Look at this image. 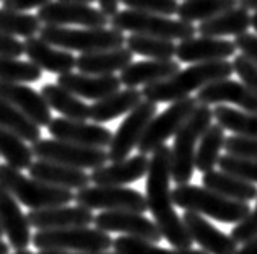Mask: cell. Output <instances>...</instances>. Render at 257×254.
Returning a JSON list of instances; mask_svg holds the SVG:
<instances>
[{"label":"cell","instance_id":"obj_28","mask_svg":"<svg viewBox=\"0 0 257 254\" xmlns=\"http://www.w3.org/2000/svg\"><path fill=\"white\" fill-rule=\"evenodd\" d=\"M142 91L137 88L119 90L90 106V119L96 124L114 121L124 114H128L134 108L142 103Z\"/></svg>","mask_w":257,"mask_h":254},{"label":"cell","instance_id":"obj_38","mask_svg":"<svg viewBox=\"0 0 257 254\" xmlns=\"http://www.w3.org/2000/svg\"><path fill=\"white\" fill-rule=\"evenodd\" d=\"M39 30H41V22L36 15L0 9V33L17 38H31L36 36Z\"/></svg>","mask_w":257,"mask_h":254},{"label":"cell","instance_id":"obj_3","mask_svg":"<svg viewBox=\"0 0 257 254\" xmlns=\"http://www.w3.org/2000/svg\"><path fill=\"white\" fill-rule=\"evenodd\" d=\"M174 205L181 209L210 217L216 222L236 225L244 220L251 207L247 202L228 199L221 194L195 184H178L171 191Z\"/></svg>","mask_w":257,"mask_h":254},{"label":"cell","instance_id":"obj_12","mask_svg":"<svg viewBox=\"0 0 257 254\" xmlns=\"http://www.w3.org/2000/svg\"><path fill=\"white\" fill-rule=\"evenodd\" d=\"M157 103L142 99L137 108L128 112L122 124L117 127L116 134H112V140L107 147L109 162H120L131 155V152L139 145L148 124L157 116Z\"/></svg>","mask_w":257,"mask_h":254},{"label":"cell","instance_id":"obj_21","mask_svg":"<svg viewBox=\"0 0 257 254\" xmlns=\"http://www.w3.org/2000/svg\"><path fill=\"white\" fill-rule=\"evenodd\" d=\"M26 217H28L31 228L36 230H60L72 228V226H88L94 220L93 212L82 205H59L30 210Z\"/></svg>","mask_w":257,"mask_h":254},{"label":"cell","instance_id":"obj_53","mask_svg":"<svg viewBox=\"0 0 257 254\" xmlns=\"http://www.w3.org/2000/svg\"><path fill=\"white\" fill-rule=\"evenodd\" d=\"M60 2H70V4H85V5H90L93 2H98V0H60Z\"/></svg>","mask_w":257,"mask_h":254},{"label":"cell","instance_id":"obj_11","mask_svg":"<svg viewBox=\"0 0 257 254\" xmlns=\"http://www.w3.org/2000/svg\"><path fill=\"white\" fill-rule=\"evenodd\" d=\"M197 106V99L187 96L171 103L163 112L155 116L137 145L139 153L148 155V153H153L158 147L165 145L168 139L178 134L182 124L191 117Z\"/></svg>","mask_w":257,"mask_h":254},{"label":"cell","instance_id":"obj_52","mask_svg":"<svg viewBox=\"0 0 257 254\" xmlns=\"http://www.w3.org/2000/svg\"><path fill=\"white\" fill-rule=\"evenodd\" d=\"M239 5L246 10H254L257 12V0H238Z\"/></svg>","mask_w":257,"mask_h":254},{"label":"cell","instance_id":"obj_18","mask_svg":"<svg viewBox=\"0 0 257 254\" xmlns=\"http://www.w3.org/2000/svg\"><path fill=\"white\" fill-rule=\"evenodd\" d=\"M0 225L15 251H23L33 243L31 225L28 217L20 209L18 200L13 194L0 184Z\"/></svg>","mask_w":257,"mask_h":254},{"label":"cell","instance_id":"obj_47","mask_svg":"<svg viewBox=\"0 0 257 254\" xmlns=\"http://www.w3.org/2000/svg\"><path fill=\"white\" fill-rule=\"evenodd\" d=\"M25 54V44L17 36L0 33V57H20Z\"/></svg>","mask_w":257,"mask_h":254},{"label":"cell","instance_id":"obj_23","mask_svg":"<svg viewBox=\"0 0 257 254\" xmlns=\"http://www.w3.org/2000/svg\"><path fill=\"white\" fill-rule=\"evenodd\" d=\"M23 44L25 54L41 70L62 75V73L72 72L77 67V57L70 51L56 48V46L44 41L43 38H26Z\"/></svg>","mask_w":257,"mask_h":254},{"label":"cell","instance_id":"obj_46","mask_svg":"<svg viewBox=\"0 0 257 254\" xmlns=\"http://www.w3.org/2000/svg\"><path fill=\"white\" fill-rule=\"evenodd\" d=\"M236 49L242 52L249 62H252L257 67V35L251 33H242V35L236 36L234 39Z\"/></svg>","mask_w":257,"mask_h":254},{"label":"cell","instance_id":"obj_50","mask_svg":"<svg viewBox=\"0 0 257 254\" xmlns=\"http://www.w3.org/2000/svg\"><path fill=\"white\" fill-rule=\"evenodd\" d=\"M236 254H257V236L242 244V248L236 251Z\"/></svg>","mask_w":257,"mask_h":254},{"label":"cell","instance_id":"obj_58","mask_svg":"<svg viewBox=\"0 0 257 254\" xmlns=\"http://www.w3.org/2000/svg\"><path fill=\"white\" fill-rule=\"evenodd\" d=\"M0 2H4V0H0Z\"/></svg>","mask_w":257,"mask_h":254},{"label":"cell","instance_id":"obj_41","mask_svg":"<svg viewBox=\"0 0 257 254\" xmlns=\"http://www.w3.org/2000/svg\"><path fill=\"white\" fill-rule=\"evenodd\" d=\"M218 170L233 175L247 183L257 184V160L241 158L234 155H221L218 160Z\"/></svg>","mask_w":257,"mask_h":254},{"label":"cell","instance_id":"obj_27","mask_svg":"<svg viewBox=\"0 0 257 254\" xmlns=\"http://www.w3.org/2000/svg\"><path fill=\"white\" fill-rule=\"evenodd\" d=\"M134 52L127 48H117L109 51L86 52L77 57V69L88 75H114L122 72L134 61Z\"/></svg>","mask_w":257,"mask_h":254},{"label":"cell","instance_id":"obj_25","mask_svg":"<svg viewBox=\"0 0 257 254\" xmlns=\"http://www.w3.org/2000/svg\"><path fill=\"white\" fill-rule=\"evenodd\" d=\"M30 176L43 181L46 184L57 186V188L64 189H83L91 183L90 175H86L85 170L72 168L62 163L56 162H47V160H38L33 162L30 166Z\"/></svg>","mask_w":257,"mask_h":254},{"label":"cell","instance_id":"obj_20","mask_svg":"<svg viewBox=\"0 0 257 254\" xmlns=\"http://www.w3.org/2000/svg\"><path fill=\"white\" fill-rule=\"evenodd\" d=\"M184 222L189 236L192 238L194 243H197L202 249L208 254H236L238 251V243L234 239L223 233L221 230L205 220L204 215L195 212L186 210L184 215L181 217Z\"/></svg>","mask_w":257,"mask_h":254},{"label":"cell","instance_id":"obj_54","mask_svg":"<svg viewBox=\"0 0 257 254\" xmlns=\"http://www.w3.org/2000/svg\"><path fill=\"white\" fill-rule=\"evenodd\" d=\"M0 254H10V244H7L2 239H0Z\"/></svg>","mask_w":257,"mask_h":254},{"label":"cell","instance_id":"obj_34","mask_svg":"<svg viewBox=\"0 0 257 254\" xmlns=\"http://www.w3.org/2000/svg\"><path fill=\"white\" fill-rule=\"evenodd\" d=\"M213 117L223 129L231 131L236 136L257 139V114L247 111L233 109L225 104H216Z\"/></svg>","mask_w":257,"mask_h":254},{"label":"cell","instance_id":"obj_49","mask_svg":"<svg viewBox=\"0 0 257 254\" xmlns=\"http://www.w3.org/2000/svg\"><path fill=\"white\" fill-rule=\"evenodd\" d=\"M99 4V10L107 17H114L119 12V4L120 0H98Z\"/></svg>","mask_w":257,"mask_h":254},{"label":"cell","instance_id":"obj_37","mask_svg":"<svg viewBox=\"0 0 257 254\" xmlns=\"http://www.w3.org/2000/svg\"><path fill=\"white\" fill-rule=\"evenodd\" d=\"M0 157L17 170H28L33 165V150L22 137L0 127Z\"/></svg>","mask_w":257,"mask_h":254},{"label":"cell","instance_id":"obj_57","mask_svg":"<svg viewBox=\"0 0 257 254\" xmlns=\"http://www.w3.org/2000/svg\"><path fill=\"white\" fill-rule=\"evenodd\" d=\"M2 236H4V230H2V225H0V239H2Z\"/></svg>","mask_w":257,"mask_h":254},{"label":"cell","instance_id":"obj_48","mask_svg":"<svg viewBox=\"0 0 257 254\" xmlns=\"http://www.w3.org/2000/svg\"><path fill=\"white\" fill-rule=\"evenodd\" d=\"M52 0H4V9L12 12H28L33 9H41Z\"/></svg>","mask_w":257,"mask_h":254},{"label":"cell","instance_id":"obj_29","mask_svg":"<svg viewBox=\"0 0 257 254\" xmlns=\"http://www.w3.org/2000/svg\"><path fill=\"white\" fill-rule=\"evenodd\" d=\"M204 188L215 191L228 199L239 200V202H252L257 199V184L247 183L221 170H212L202 176Z\"/></svg>","mask_w":257,"mask_h":254},{"label":"cell","instance_id":"obj_16","mask_svg":"<svg viewBox=\"0 0 257 254\" xmlns=\"http://www.w3.org/2000/svg\"><path fill=\"white\" fill-rule=\"evenodd\" d=\"M0 99L15 106L39 127H47L52 121L51 108L43 95L25 83H10L0 80Z\"/></svg>","mask_w":257,"mask_h":254},{"label":"cell","instance_id":"obj_6","mask_svg":"<svg viewBox=\"0 0 257 254\" xmlns=\"http://www.w3.org/2000/svg\"><path fill=\"white\" fill-rule=\"evenodd\" d=\"M39 38L65 51H78L80 54L122 48L125 36L116 28H69V26L43 25Z\"/></svg>","mask_w":257,"mask_h":254},{"label":"cell","instance_id":"obj_40","mask_svg":"<svg viewBox=\"0 0 257 254\" xmlns=\"http://www.w3.org/2000/svg\"><path fill=\"white\" fill-rule=\"evenodd\" d=\"M43 70L31 61L25 62L18 57H0V80L10 83H33L41 80Z\"/></svg>","mask_w":257,"mask_h":254},{"label":"cell","instance_id":"obj_56","mask_svg":"<svg viewBox=\"0 0 257 254\" xmlns=\"http://www.w3.org/2000/svg\"><path fill=\"white\" fill-rule=\"evenodd\" d=\"M15 254H33L30 249H23V251H15Z\"/></svg>","mask_w":257,"mask_h":254},{"label":"cell","instance_id":"obj_5","mask_svg":"<svg viewBox=\"0 0 257 254\" xmlns=\"http://www.w3.org/2000/svg\"><path fill=\"white\" fill-rule=\"evenodd\" d=\"M0 184L13 194V197L20 204L26 205L31 210L69 205L75 200V194L70 189L46 184L31 176L28 178L22 175L20 170L7 163L0 165Z\"/></svg>","mask_w":257,"mask_h":254},{"label":"cell","instance_id":"obj_36","mask_svg":"<svg viewBox=\"0 0 257 254\" xmlns=\"http://www.w3.org/2000/svg\"><path fill=\"white\" fill-rule=\"evenodd\" d=\"M0 127L17 134L25 142L35 144L41 139V127L33 122L30 117H26L15 106L2 101V99H0Z\"/></svg>","mask_w":257,"mask_h":254},{"label":"cell","instance_id":"obj_2","mask_svg":"<svg viewBox=\"0 0 257 254\" xmlns=\"http://www.w3.org/2000/svg\"><path fill=\"white\" fill-rule=\"evenodd\" d=\"M234 72L233 64L228 61H213L192 64L184 70H179L173 77L161 82L145 85L142 96L152 103H174L178 99L191 96L194 91L202 90L216 80L229 78Z\"/></svg>","mask_w":257,"mask_h":254},{"label":"cell","instance_id":"obj_19","mask_svg":"<svg viewBox=\"0 0 257 254\" xmlns=\"http://www.w3.org/2000/svg\"><path fill=\"white\" fill-rule=\"evenodd\" d=\"M234 41L225 38H189L181 41L176 48V57L182 64H200L213 61H226L234 56Z\"/></svg>","mask_w":257,"mask_h":254},{"label":"cell","instance_id":"obj_15","mask_svg":"<svg viewBox=\"0 0 257 254\" xmlns=\"http://www.w3.org/2000/svg\"><path fill=\"white\" fill-rule=\"evenodd\" d=\"M49 134L57 140L64 142L104 149L109 147L112 140V132L101 124H88L86 121H73L67 117H56L47 125Z\"/></svg>","mask_w":257,"mask_h":254},{"label":"cell","instance_id":"obj_26","mask_svg":"<svg viewBox=\"0 0 257 254\" xmlns=\"http://www.w3.org/2000/svg\"><path fill=\"white\" fill-rule=\"evenodd\" d=\"M179 72V62L173 61H140L128 64L125 69L120 72V83L127 88H137L140 85H152L173 77Z\"/></svg>","mask_w":257,"mask_h":254},{"label":"cell","instance_id":"obj_39","mask_svg":"<svg viewBox=\"0 0 257 254\" xmlns=\"http://www.w3.org/2000/svg\"><path fill=\"white\" fill-rule=\"evenodd\" d=\"M112 248L116 254H208L204 249H166L160 248L157 243H150L147 239L142 238H134V236H119L114 239Z\"/></svg>","mask_w":257,"mask_h":254},{"label":"cell","instance_id":"obj_30","mask_svg":"<svg viewBox=\"0 0 257 254\" xmlns=\"http://www.w3.org/2000/svg\"><path fill=\"white\" fill-rule=\"evenodd\" d=\"M251 28V13L242 7H236L221 15L200 22L197 31L202 36L223 38V36H239Z\"/></svg>","mask_w":257,"mask_h":254},{"label":"cell","instance_id":"obj_44","mask_svg":"<svg viewBox=\"0 0 257 254\" xmlns=\"http://www.w3.org/2000/svg\"><path fill=\"white\" fill-rule=\"evenodd\" d=\"M254 236H257V202H255L254 210L249 212V215L244 220H241L239 223H236L234 228L231 230V238L236 243H241V244L247 243L249 239H252Z\"/></svg>","mask_w":257,"mask_h":254},{"label":"cell","instance_id":"obj_55","mask_svg":"<svg viewBox=\"0 0 257 254\" xmlns=\"http://www.w3.org/2000/svg\"><path fill=\"white\" fill-rule=\"evenodd\" d=\"M251 26L257 33V12H254V15H251Z\"/></svg>","mask_w":257,"mask_h":254},{"label":"cell","instance_id":"obj_13","mask_svg":"<svg viewBox=\"0 0 257 254\" xmlns=\"http://www.w3.org/2000/svg\"><path fill=\"white\" fill-rule=\"evenodd\" d=\"M36 17L41 25H78L83 28H106V25H109L111 20L99 9H93L91 5L60 2V0H52L41 7Z\"/></svg>","mask_w":257,"mask_h":254},{"label":"cell","instance_id":"obj_24","mask_svg":"<svg viewBox=\"0 0 257 254\" xmlns=\"http://www.w3.org/2000/svg\"><path fill=\"white\" fill-rule=\"evenodd\" d=\"M150 160L144 153L120 160V162H112L111 165L99 166L93 170L90 179L94 186H125L147 176Z\"/></svg>","mask_w":257,"mask_h":254},{"label":"cell","instance_id":"obj_35","mask_svg":"<svg viewBox=\"0 0 257 254\" xmlns=\"http://www.w3.org/2000/svg\"><path fill=\"white\" fill-rule=\"evenodd\" d=\"M125 48L134 52V54L144 56L155 61H170L176 56L174 41L163 38H153V36H144V35H131L125 38Z\"/></svg>","mask_w":257,"mask_h":254},{"label":"cell","instance_id":"obj_22","mask_svg":"<svg viewBox=\"0 0 257 254\" xmlns=\"http://www.w3.org/2000/svg\"><path fill=\"white\" fill-rule=\"evenodd\" d=\"M57 85L69 90L78 98L99 101L120 90V78L116 75H88V73H62L57 77Z\"/></svg>","mask_w":257,"mask_h":254},{"label":"cell","instance_id":"obj_32","mask_svg":"<svg viewBox=\"0 0 257 254\" xmlns=\"http://www.w3.org/2000/svg\"><path fill=\"white\" fill-rule=\"evenodd\" d=\"M225 129L220 124L208 125V129L202 134L197 150H195V170H199L202 175L215 170L220 160V152L225 145Z\"/></svg>","mask_w":257,"mask_h":254},{"label":"cell","instance_id":"obj_33","mask_svg":"<svg viewBox=\"0 0 257 254\" xmlns=\"http://www.w3.org/2000/svg\"><path fill=\"white\" fill-rule=\"evenodd\" d=\"M238 0H184L176 15L187 23L205 22L238 7Z\"/></svg>","mask_w":257,"mask_h":254},{"label":"cell","instance_id":"obj_51","mask_svg":"<svg viewBox=\"0 0 257 254\" xmlns=\"http://www.w3.org/2000/svg\"><path fill=\"white\" fill-rule=\"evenodd\" d=\"M38 254H116V252H78V251H39Z\"/></svg>","mask_w":257,"mask_h":254},{"label":"cell","instance_id":"obj_10","mask_svg":"<svg viewBox=\"0 0 257 254\" xmlns=\"http://www.w3.org/2000/svg\"><path fill=\"white\" fill-rule=\"evenodd\" d=\"M75 202L90 210L103 212L128 210L144 213L148 210L144 194L125 186H86L77 191Z\"/></svg>","mask_w":257,"mask_h":254},{"label":"cell","instance_id":"obj_7","mask_svg":"<svg viewBox=\"0 0 257 254\" xmlns=\"http://www.w3.org/2000/svg\"><path fill=\"white\" fill-rule=\"evenodd\" d=\"M109 23L112 28L119 31H128L132 35H144L153 38H163L170 41H184V39L194 38L197 28L192 23L182 22V20H173L165 15L157 13H147L139 10H122L111 17Z\"/></svg>","mask_w":257,"mask_h":254},{"label":"cell","instance_id":"obj_43","mask_svg":"<svg viewBox=\"0 0 257 254\" xmlns=\"http://www.w3.org/2000/svg\"><path fill=\"white\" fill-rule=\"evenodd\" d=\"M223 149L226 150L228 155L257 160V139L252 137H242V136H231L225 139Z\"/></svg>","mask_w":257,"mask_h":254},{"label":"cell","instance_id":"obj_1","mask_svg":"<svg viewBox=\"0 0 257 254\" xmlns=\"http://www.w3.org/2000/svg\"><path fill=\"white\" fill-rule=\"evenodd\" d=\"M171 149L161 145L152 153L147 171V207L158 225L161 235L174 248H192V238L189 236L182 218L174 209L171 194Z\"/></svg>","mask_w":257,"mask_h":254},{"label":"cell","instance_id":"obj_4","mask_svg":"<svg viewBox=\"0 0 257 254\" xmlns=\"http://www.w3.org/2000/svg\"><path fill=\"white\" fill-rule=\"evenodd\" d=\"M212 119L213 109H210V106L199 104L176 134L171 149V179L176 184H187L192 179L195 150L202 134L212 124Z\"/></svg>","mask_w":257,"mask_h":254},{"label":"cell","instance_id":"obj_42","mask_svg":"<svg viewBox=\"0 0 257 254\" xmlns=\"http://www.w3.org/2000/svg\"><path fill=\"white\" fill-rule=\"evenodd\" d=\"M127 9L147 12V13H157V15L171 17L178 13L179 2L178 0H120Z\"/></svg>","mask_w":257,"mask_h":254},{"label":"cell","instance_id":"obj_8","mask_svg":"<svg viewBox=\"0 0 257 254\" xmlns=\"http://www.w3.org/2000/svg\"><path fill=\"white\" fill-rule=\"evenodd\" d=\"M114 239L109 233L88 226H72L60 230H38L33 244L39 251H78L104 252L112 248Z\"/></svg>","mask_w":257,"mask_h":254},{"label":"cell","instance_id":"obj_17","mask_svg":"<svg viewBox=\"0 0 257 254\" xmlns=\"http://www.w3.org/2000/svg\"><path fill=\"white\" fill-rule=\"evenodd\" d=\"M195 99H197L199 104L207 106L231 103L239 106L242 111L257 114V95L247 85L231 78H223L216 80L213 83H208L197 91Z\"/></svg>","mask_w":257,"mask_h":254},{"label":"cell","instance_id":"obj_31","mask_svg":"<svg viewBox=\"0 0 257 254\" xmlns=\"http://www.w3.org/2000/svg\"><path fill=\"white\" fill-rule=\"evenodd\" d=\"M41 95L51 109L57 111L59 114H62L67 119H73V121L90 119V106L57 83L44 85L41 88Z\"/></svg>","mask_w":257,"mask_h":254},{"label":"cell","instance_id":"obj_9","mask_svg":"<svg viewBox=\"0 0 257 254\" xmlns=\"http://www.w3.org/2000/svg\"><path fill=\"white\" fill-rule=\"evenodd\" d=\"M31 150L38 160L62 163L80 170H96L109 162L104 149L83 147L57 139H39L31 145Z\"/></svg>","mask_w":257,"mask_h":254},{"label":"cell","instance_id":"obj_14","mask_svg":"<svg viewBox=\"0 0 257 254\" xmlns=\"http://www.w3.org/2000/svg\"><path fill=\"white\" fill-rule=\"evenodd\" d=\"M94 228L103 230L106 233L116 231L124 233L125 236L142 238L150 243H160L163 235L158 228V225L153 220L137 212L117 210V212H101L99 215H94Z\"/></svg>","mask_w":257,"mask_h":254},{"label":"cell","instance_id":"obj_45","mask_svg":"<svg viewBox=\"0 0 257 254\" xmlns=\"http://www.w3.org/2000/svg\"><path fill=\"white\" fill-rule=\"evenodd\" d=\"M233 69L238 73V77L242 80V83L247 85L257 95V67L249 62L244 56H236L233 61Z\"/></svg>","mask_w":257,"mask_h":254}]
</instances>
